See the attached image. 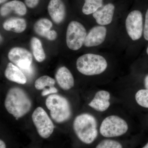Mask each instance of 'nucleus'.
<instances>
[{
  "label": "nucleus",
  "instance_id": "nucleus-1",
  "mask_svg": "<svg viewBox=\"0 0 148 148\" xmlns=\"http://www.w3.org/2000/svg\"><path fill=\"white\" fill-rule=\"evenodd\" d=\"M4 104L9 113L16 120L29 112L32 106V101L27 93L18 87L12 88L8 90Z\"/></svg>",
  "mask_w": 148,
  "mask_h": 148
},
{
  "label": "nucleus",
  "instance_id": "nucleus-2",
  "mask_svg": "<svg viewBox=\"0 0 148 148\" xmlns=\"http://www.w3.org/2000/svg\"><path fill=\"white\" fill-rule=\"evenodd\" d=\"M73 128L77 138L85 144H91L98 136L97 121L89 114L77 116L74 120Z\"/></svg>",
  "mask_w": 148,
  "mask_h": 148
},
{
  "label": "nucleus",
  "instance_id": "nucleus-3",
  "mask_svg": "<svg viewBox=\"0 0 148 148\" xmlns=\"http://www.w3.org/2000/svg\"><path fill=\"white\" fill-rule=\"evenodd\" d=\"M46 106L50 111L51 118L56 122L61 123L70 119L71 109L69 101L63 96L52 94L46 100Z\"/></svg>",
  "mask_w": 148,
  "mask_h": 148
},
{
  "label": "nucleus",
  "instance_id": "nucleus-4",
  "mask_svg": "<svg viewBox=\"0 0 148 148\" xmlns=\"http://www.w3.org/2000/svg\"><path fill=\"white\" fill-rule=\"evenodd\" d=\"M76 66L81 73L92 76L99 75L105 71L108 64L106 59L101 55L87 53L78 58Z\"/></svg>",
  "mask_w": 148,
  "mask_h": 148
},
{
  "label": "nucleus",
  "instance_id": "nucleus-5",
  "mask_svg": "<svg viewBox=\"0 0 148 148\" xmlns=\"http://www.w3.org/2000/svg\"><path fill=\"white\" fill-rule=\"evenodd\" d=\"M127 122L116 115L107 117L102 121L100 132L106 138H113L124 135L128 130Z\"/></svg>",
  "mask_w": 148,
  "mask_h": 148
},
{
  "label": "nucleus",
  "instance_id": "nucleus-6",
  "mask_svg": "<svg viewBox=\"0 0 148 148\" xmlns=\"http://www.w3.org/2000/svg\"><path fill=\"white\" fill-rule=\"evenodd\" d=\"M86 36V30L82 24L77 21H71L66 32L67 46L71 50H78L84 44Z\"/></svg>",
  "mask_w": 148,
  "mask_h": 148
},
{
  "label": "nucleus",
  "instance_id": "nucleus-7",
  "mask_svg": "<svg viewBox=\"0 0 148 148\" xmlns=\"http://www.w3.org/2000/svg\"><path fill=\"white\" fill-rule=\"evenodd\" d=\"M32 120L39 135L45 139L49 138L54 130V125L46 112L38 107L32 115Z\"/></svg>",
  "mask_w": 148,
  "mask_h": 148
},
{
  "label": "nucleus",
  "instance_id": "nucleus-8",
  "mask_svg": "<svg viewBox=\"0 0 148 148\" xmlns=\"http://www.w3.org/2000/svg\"><path fill=\"white\" fill-rule=\"evenodd\" d=\"M8 58L18 68L27 73L31 71L33 57L32 53L27 49L19 47L12 48L9 52Z\"/></svg>",
  "mask_w": 148,
  "mask_h": 148
},
{
  "label": "nucleus",
  "instance_id": "nucleus-9",
  "mask_svg": "<svg viewBox=\"0 0 148 148\" xmlns=\"http://www.w3.org/2000/svg\"><path fill=\"white\" fill-rule=\"evenodd\" d=\"M125 27L127 34L133 40H139L143 34V18L139 10L132 11L127 16Z\"/></svg>",
  "mask_w": 148,
  "mask_h": 148
},
{
  "label": "nucleus",
  "instance_id": "nucleus-10",
  "mask_svg": "<svg viewBox=\"0 0 148 148\" xmlns=\"http://www.w3.org/2000/svg\"><path fill=\"white\" fill-rule=\"evenodd\" d=\"M107 29L103 26L93 27L86 36L84 43L85 46L92 47L101 44L105 41Z\"/></svg>",
  "mask_w": 148,
  "mask_h": 148
},
{
  "label": "nucleus",
  "instance_id": "nucleus-11",
  "mask_svg": "<svg viewBox=\"0 0 148 148\" xmlns=\"http://www.w3.org/2000/svg\"><path fill=\"white\" fill-rule=\"evenodd\" d=\"M110 94L108 91L99 90L96 92L88 106L98 112H103L109 108L110 105Z\"/></svg>",
  "mask_w": 148,
  "mask_h": 148
},
{
  "label": "nucleus",
  "instance_id": "nucleus-12",
  "mask_svg": "<svg viewBox=\"0 0 148 148\" xmlns=\"http://www.w3.org/2000/svg\"><path fill=\"white\" fill-rule=\"evenodd\" d=\"M52 23L49 19L42 18L35 23L34 29L37 34L40 36L45 37L49 40H54L57 38V34L54 30L51 31Z\"/></svg>",
  "mask_w": 148,
  "mask_h": 148
},
{
  "label": "nucleus",
  "instance_id": "nucleus-13",
  "mask_svg": "<svg viewBox=\"0 0 148 148\" xmlns=\"http://www.w3.org/2000/svg\"><path fill=\"white\" fill-rule=\"evenodd\" d=\"M48 11L51 17L56 24H60L64 20L66 8L61 0H50L48 6Z\"/></svg>",
  "mask_w": 148,
  "mask_h": 148
},
{
  "label": "nucleus",
  "instance_id": "nucleus-14",
  "mask_svg": "<svg viewBox=\"0 0 148 148\" xmlns=\"http://www.w3.org/2000/svg\"><path fill=\"white\" fill-rule=\"evenodd\" d=\"M114 9L113 4H108L92 14V16L99 25H108L110 24L112 20Z\"/></svg>",
  "mask_w": 148,
  "mask_h": 148
},
{
  "label": "nucleus",
  "instance_id": "nucleus-15",
  "mask_svg": "<svg viewBox=\"0 0 148 148\" xmlns=\"http://www.w3.org/2000/svg\"><path fill=\"white\" fill-rule=\"evenodd\" d=\"M55 78L58 85L63 90H69L74 86L73 77L66 67H61L57 70Z\"/></svg>",
  "mask_w": 148,
  "mask_h": 148
},
{
  "label": "nucleus",
  "instance_id": "nucleus-16",
  "mask_svg": "<svg viewBox=\"0 0 148 148\" xmlns=\"http://www.w3.org/2000/svg\"><path fill=\"white\" fill-rule=\"evenodd\" d=\"M55 84V81L53 79L48 76L44 75L36 81L35 86L37 90H42L41 95L45 96L58 92V90L54 86Z\"/></svg>",
  "mask_w": 148,
  "mask_h": 148
},
{
  "label": "nucleus",
  "instance_id": "nucleus-17",
  "mask_svg": "<svg viewBox=\"0 0 148 148\" xmlns=\"http://www.w3.org/2000/svg\"><path fill=\"white\" fill-rule=\"evenodd\" d=\"M14 11L20 16H23L27 13V9L25 4L18 0H14L4 4L1 8V15L5 16Z\"/></svg>",
  "mask_w": 148,
  "mask_h": 148
},
{
  "label": "nucleus",
  "instance_id": "nucleus-18",
  "mask_svg": "<svg viewBox=\"0 0 148 148\" xmlns=\"http://www.w3.org/2000/svg\"><path fill=\"white\" fill-rule=\"evenodd\" d=\"M4 74L5 77L11 81L21 84L27 83V78L23 72L12 63L8 64Z\"/></svg>",
  "mask_w": 148,
  "mask_h": 148
},
{
  "label": "nucleus",
  "instance_id": "nucleus-19",
  "mask_svg": "<svg viewBox=\"0 0 148 148\" xmlns=\"http://www.w3.org/2000/svg\"><path fill=\"white\" fill-rule=\"evenodd\" d=\"M5 30L16 33L24 32L27 27V23L24 18L13 17L9 18L3 24Z\"/></svg>",
  "mask_w": 148,
  "mask_h": 148
},
{
  "label": "nucleus",
  "instance_id": "nucleus-20",
  "mask_svg": "<svg viewBox=\"0 0 148 148\" xmlns=\"http://www.w3.org/2000/svg\"><path fill=\"white\" fill-rule=\"evenodd\" d=\"M31 46L33 54L38 62H42L45 58V54L40 40L33 37L31 40Z\"/></svg>",
  "mask_w": 148,
  "mask_h": 148
},
{
  "label": "nucleus",
  "instance_id": "nucleus-21",
  "mask_svg": "<svg viewBox=\"0 0 148 148\" xmlns=\"http://www.w3.org/2000/svg\"><path fill=\"white\" fill-rule=\"evenodd\" d=\"M103 0H85L83 13L86 15L93 14L103 5Z\"/></svg>",
  "mask_w": 148,
  "mask_h": 148
},
{
  "label": "nucleus",
  "instance_id": "nucleus-22",
  "mask_svg": "<svg viewBox=\"0 0 148 148\" xmlns=\"http://www.w3.org/2000/svg\"><path fill=\"white\" fill-rule=\"evenodd\" d=\"M135 100L138 105L148 108V89H141L136 92Z\"/></svg>",
  "mask_w": 148,
  "mask_h": 148
},
{
  "label": "nucleus",
  "instance_id": "nucleus-23",
  "mask_svg": "<svg viewBox=\"0 0 148 148\" xmlns=\"http://www.w3.org/2000/svg\"><path fill=\"white\" fill-rule=\"evenodd\" d=\"M95 148H123L119 142L115 140H105L100 142Z\"/></svg>",
  "mask_w": 148,
  "mask_h": 148
},
{
  "label": "nucleus",
  "instance_id": "nucleus-24",
  "mask_svg": "<svg viewBox=\"0 0 148 148\" xmlns=\"http://www.w3.org/2000/svg\"><path fill=\"white\" fill-rule=\"evenodd\" d=\"M144 36L145 39L148 40V9L146 14L145 21L144 29Z\"/></svg>",
  "mask_w": 148,
  "mask_h": 148
},
{
  "label": "nucleus",
  "instance_id": "nucleus-25",
  "mask_svg": "<svg viewBox=\"0 0 148 148\" xmlns=\"http://www.w3.org/2000/svg\"><path fill=\"white\" fill-rule=\"evenodd\" d=\"M40 0H24L25 3L29 8H33L36 7L38 4Z\"/></svg>",
  "mask_w": 148,
  "mask_h": 148
},
{
  "label": "nucleus",
  "instance_id": "nucleus-26",
  "mask_svg": "<svg viewBox=\"0 0 148 148\" xmlns=\"http://www.w3.org/2000/svg\"><path fill=\"white\" fill-rule=\"evenodd\" d=\"M145 85L146 89H148V75L145 78Z\"/></svg>",
  "mask_w": 148,
  "mask_h": 148
},
{
  "label": "nucleus",
  "instance_id": "nucleus-27",
  "mask_svg": "<svg viewBox=\"0 0 148 148\" xmlns=\"http://www.w3.org/2000/svg\"><path fill=\"white\" fill-rule=\"evenodd\" d=\"M0 148H6V145L2 140H0Z\"/></svg>",
  "mask_w": 148,
  "mask_h": 148
},
{
  "label": "nucleus",
  "instance_id": "nucleus-28",
  "mask_svg": "<svg viewBox=\"0 0 148 148\" xmlns=\"http://www.w3.org/2000/svg\"><path fill=\"white\" fill-rule=\"evenodd\" d=\"M6 1L7 0H0V3H1V4L3 3Z\"/></svg>",
  "mask_w": 148,
  "mask_h": 148
},
{
  "label": "nucleus",
  "instance_id": "nucleus-29",
  "mask_svg": "<svg viewBox=\"0 0 148 148\" xmlns=\"http://www.w3.org/2000/svg\"><path fill=\"white\" fill-rule=\"evenodd\" d=\"M143 148H148V143Z\"/></svg>",
  "mask_w": 148,
  "mask_h": 148
},
{
  "label": "nucleus",
  "instance_id": "nucleus-30",
  "mask_svg": "<svg viewBox=\"0 0 148 148\" xmlns=\"http://www.w3.org/2000/svg\"><path fill=\"white\" fill-rule=\"evenodd\" d=\"M147 53L148 55V46L147 48Z\"/></svg>",
  "mask_w": 148,
  "mask_h": 148
}]
</instances>
